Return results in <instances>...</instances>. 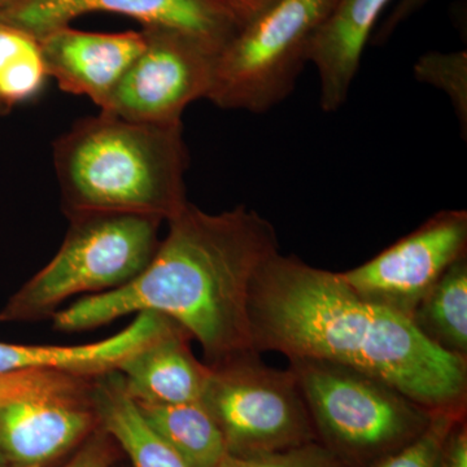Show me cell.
I'll use <instances>...</instances> for the list:
<instances>
[{"label": "cell", "instance_id": "1", "mask_svg": "<svg viewBox=\"0 0 467 467\" xmlns=\"http://www.w3.org/2000/svg\"><path fill=\"white\" fill-rule=\"evenodd\" d=\"M252 346L364 371L431 410H466L467 358L427 340L410 319L368 303L339 273L275 256L251 287Z\"/></svg>", "mask_w": 467, "mask_h": 467}, {"label": "cell", "instance_id": "2", "mask_svg": "<svg viewBox=\"0 0 467 467\" xmlns=\"http://www.w3.org/2000/svg\"><path fill=\"white\" fill-rule=\"evenodd\" d=\"M168 225L137 278L57 310L51 317L55 330L81 333L155 312L198 340L207 365L254 349L251 287L261 266L279 252L275 227L244 205L211 214L190 202Z\"/></svg>", "mask_w": 467, "mask_h": 467}, {"label": "cell", "instance_id": "3", "mask_svg": "<svg viewBox=\"0 0 467 467\" xmlns=\"http://www.w3.org/2000/svg\"><path fill=\"white\" fill-rule=\"evenodd\" d=\"M54 162L67 216L104 212L168 223L189 202L182 122L143 124L100 112L58 138Z\"/></svg>", "mask_w": 467, "mask_h": 467}, {"label": "cell", "instance_id": "4", "mask_svg": "<svg viewBox=\"0 0 467 467\" xmlns=\"http://www.w3.org/2000/svg\"><path fill=\"white\" fill-rule=\"evenodd\" d=\"M288 361L316 435L347 467L376 465L422 434L436 413L358 368L319 358Z\"/></svg>", "mask_w": 467, "mask_h": 467}, {"label": "cell", "instance_id": "5", "mask_svg": "<svg viewBox=\"0 0 467 467\" xmlns=\"http://www.w3.org/2000/svg\"><path fill=\"white\" fill-rule=\"evenodd\" d=\"M60 250L0 310V322L52 317L70 297L128 285L146 269L160 244L159 218L140 214H70Z\"/></svg>", "mask_w": 467, "mask_h": 467}, {"label": "cell", "instance_id": "6", "mask_svg": "<svg viewBox=\"0 0 467 467\" xmlns=\"http://www.w3.org/2000/svg\"><path fill=\"white\" fill-rule=\"evenodd\" d=\"M337 0H278L239 27L214 61L207 99L220 109L265 113L294 91L310 43Z\"/></svg>", "mask_w": 467, "mask_h": 467}, {"label": "cell", "instance_id": "7", "mask_svg": "<svg viewBox=\"0 0 467 467\" xmlns=\"http://www.w3.org/2000/svg\"><path fill=\"white\" fill-rule=\"evenodd\" d=\"M208 367L201 401L223 431L227 453L254 456L317 441L290 368L267 367L254 349Z\"/></svg>", "mask_w": 467, "mask_h": 467}, {"label": "cell", "instance_id": "8", "mask_svg": "<svg viewBox=\"0 0 467 467\" xmlns=\"http://www.w3.org/2000/svg\"><path fill=\"white\" fill-rule=\"evenodd\" d=\"M143 51L126 70L100 112L126 121L182 122L192 101L207 99L217 52L192 36L149 27Z\"/></svg>", "mask_w": 467, "mask_h": 467}, {"label": "cell", "instance_id": "9", "mask_svg": "<svg viewBox=\"0 0 467 467\" xmlns=\"http://www.w3.org/2000/svg\"><path fill=\"white\" fill-rule=\"evenodd\" d=\"M465 254L467 212L445 209L368 263L339 275L361 299L410 319L445 270Z\"/></svg>", "mask_w": 467, "mask_h": 467}, {"label": "cell", "instance_id": "10", "mask_svg": "<svg viewBox=\"0 0 467 467\" xmlns=\"http://www.w3.org/2000/svg\"><path fill=\"white\" fill-rule=\"evenodd\" d=\"M90 12H112L149 27L173 30L220 52L239 27L209 0H17L0 12V23L32 34L36 39L67 26Z\"/></svg>", "mask_w": 467, "mask_h": 467}, {"label": "cell", "instance_id": "11", "mask_svg": "<svg viewBox=\"0 0 467 467\" xmlns=\"http://www.w3.org/2000/svg\"><path fill=\"white\" fill-rule=\"evenodd\" d=\"M95 422L90 393L9 402L0 408V454L11 467H47L78 444Z\"/></svg>", "mask_w": 467, "mask_h": 467}, {"label": "cell", "instance_id": "12", "mask_svg": "<svg viewBox=\"0 0 467 467\" xmlns=\"http://www.w3.org/2000/svg\"><path fill=\"white\" fill-rule=\"evenodd\" d=\"M38 41L47 76L61 90L85 95L99 109L146 46L140 33H85L67 26Z\"/></svg>", "mask_w": 467, "mask_h": 467}, {"label": "cell", "instance_id": "13", "mask_svg": "<svg viewBox=\"0 0 467 467\" xmlns=\"http://www.w3.org/2000/svg\"><path fill=\"white\" fill-rule=\"evenodd\" d=\"M180 325L155 312L135 315L124 330L82 346H41L0 342V374L52 371L85 379L106 376L153 340L178 330Z\"/></svg>", "mask_w": 467, "mask_h": 467}, {"label": "cell", "instance_id": "14", "mask_svg": "<svg viewBox=\"0 0 467 467\" xmlns=\"http://www.w3.org/2000/svg\"><path fill=\"white\" fill-rule=\"evenodd\" d=\"M391 0H337L310 43L308 63L318 73L319 106L342 109L377 21Z\"/></svg>", "mask_w": 467, "mask_h": 467}, {"label": "cell", "instance_id": "15", "mask_svg": "<svg viewBox=\"0 0 467 467\" xmlns=\"http://www.w3.org/2000/svg\"><path fill=\"white\" fill-rule=\"evenodd\" d=\"M184 328L164 335L119 365L128 395L138 404H184L202 400L209 367L193 356Z\"/></svg>", "mask_w": 467, "mask_h": 467}, {"label": "cell", "instance_id": "16", "mask_svg": "<svg viewBox=\"0 0 467 467\" xmlns=\"http://www.w3.org/2000/svg\"><path fill=\"white\" fill-rule=\"evenodd\" d=\"M90 401L101 430L119 442L133 467H187L144 420L117 371L92 379Z\"/></svg>", "mask_w": 467, "mask_h": 467}, {"label": "cell", "instance_id": "17", "mask_svg": "<svg viewBox=\"0 0 467 467\" xmlns=\"http://www.w3.org/2000/svg\"><path fill=\"white\" fill-rule=\"evenodd\" d=\"M135 404L156 434L187 467H217L225 459V438L202 401Z\"/></svg>", "mask_w": 467, "mask_h": 467}, {"label": "cell", "instance_id": "18", "mask_svg": "<svg viewBox=\"0 0 467 467\" xmlns=\"http://www.w3.org/2000/svg\"><path fill=\"white\" fill-rule=\"evenodd\" d=\"M410 321L439 348L467 358V254L445 270Z\"/></svg>", "mask_w": 467, "mask_h": 467}, {"label": "cell", "instance_id": "19", "mask_svg": "<svg viewBox=\"0 0 467 467\" xmlns=\"http://www.w3.org/2000/svg\"><path fill=\"white\" fill-rule=\"evenodd\" d=\"M47 77L38 39L0 23V110L32 99Z\"/></svg>", "mask_w": 467, "mask_h": 467}, {"label": "cell", "instance_id": "20", "mask_svg": "<svg viewBox=\"0 0 467 467\" xmlns=\"http://www.w3.org/2000/svg\"><path fill=\"white\" fill-rule=\"evenodd\" d=\"M420 84L444 92L453 106L463 137L467 133V52H427L414 64Z\"/></svg>", "mask_w": 467, "mask_h": 467}, {"label": "cell", "instance_id": "21", "mask_svg": "<svg viewBox=\"0 0 467 467\" xmlns=\"http://www.w3.org/2000/svg\"><path fill=\"white\" fill-rule=\"evenodd\" d=\"M92 379L52 371H17L0 374V408L27 398L88 396Z\"/></svg>", "mask_w": 467, "mask_h": 467}, {"label": "cell", "instance_id": "22", "mask_svg": "<svg viewBox=\"0 0 467 467\" xmlns=\"http://www.w3.org/2000/svg\"><path fill=\"white\" fill-rule=\"evenodd\" d=\"M466 410H439L414 441L371 467H441L442 450L454 423Z\"/></svg>", "mask_w": 467, "mask_h": 467}, {"label": "cell", "instance_id": "23", "mask_svg": "<svg viewBox=\"0 0 467 467\" xmlns=\"http://www.w3.org/2000/svg\"><path fill=\"white\" fill-rule=\"evenodd\" d=\"M217 467H347L342 460L318 441L308 442L290 450L233 456L227 453Z\"/></svg>", "mask_w": 467, "mask_h": 467}, {"label": "cell", "instance_id": "24", "mask_svg": "<svg viewBox=\"0 0 467 467\" xmlns=\"http://www.w3.org/2000/svg\"><path fill=\"white\" fill-rule=\"evenodd\" d=\"M109 439V434L101 430L64 467H109L115 451Z\"/></svg>", "mask_w": 467, "mask_h": 467}, {"label": "cell", "instance_id": "25", "mask_svg": "<svg viewBox=\"0 0 467 467\" xmlns=\"http://www.w3.org/2000/svg\"><path fill=\"white\" fill-rule=\"evenodd\" d=\"M225 12L238 27L251 23L254 18L275 5L278 0H209Z\"/></svg>", "mask_w": 467, "mask_h": 467}, {"label": "cell", "instance_id": "26", "mask_svg": "<svg viewBox=\"0 0 467 467\" xmlns=\"http://www.w3.org/2000/svg\"><path fill=\"white\" fill-rule=\"evenodd\" d=\"M441 467H467L466 416L454 423L442 450Z\"/></svg>", "mask_w": 467, "mask_h": 467}, {"label": "cell", "instance_id": "27", "mask_svg": "<svg viewBox=\"0 0 467 467\" xmlns=\"http://www.w3.org/2000/svg\"><path fill=\"white\" fill-rule=\"evenodd\" d=\"M431 0H398L395 7L392 8L391 14L387 16L386 20L383 21L382 26L378 30L376 36H374V41L376 43L387 41L389 36L401 24L408 21L409 18L413 17L414 15L418 14L426 5Z\"/></svg>", "mask_w": 467, "mask_h": 467}, {"label": "cell", "instance_id": "28", "mask_svg": "<svg viewBox=\"0 0 467 467\" xmlns=\"http://www.w3.org/2000/svg\"><path fill=\"white\" fill-rule=\"evenodd\" d=\"M17 0H0V12L5 11L8 7H11L12 5H15Z\"/></svg>", "mask_w": 467, "mask_h": 467}, {"label": "cell", "instance_id": "29", "mask_svg": "<svg viewBox=\"0 0 467 467\" xmlns=\"http://www.w3.org/2000/svg\"><path fill=\"white\" fill-rule=\"evenodd\" d=\"M0 467H11V466L8 465L7 461L3 459L2 454H0Z\"/></svg>", "mask_w": 467, "mask_h": 467}]
</instances>
